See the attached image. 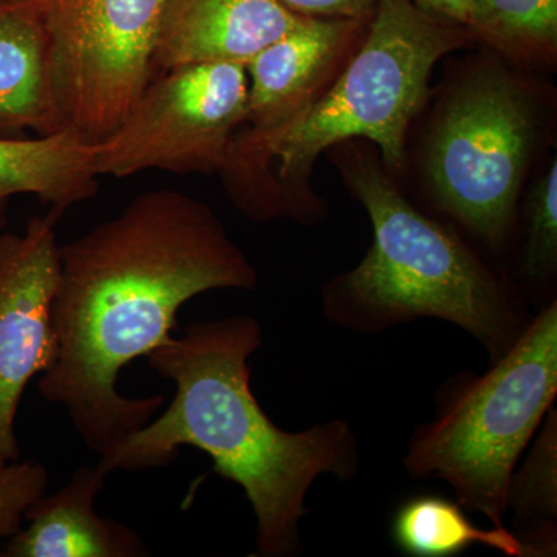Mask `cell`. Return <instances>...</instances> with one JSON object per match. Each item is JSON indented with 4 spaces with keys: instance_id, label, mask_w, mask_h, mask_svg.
Here are the masks:
<instances>
[{
    "instance_id": "cell-10",
    "label": "cell",
    "mask_w": 557,
    "mask_h": 557,
    "mask_svg": "<svg viewBox=\"0 0 557 557\" xmlns=\"http://www.w3.org/2000/svg\"><path fill=\"white\" fill-rule=\"evenodd\" d=\"M370 17H310L245 64L247 112L242 126L271 134L299 120L358 49Z\"/></svg>"
},
{
    "instance_id": "cell-16",
    "label": "cell",
    "mask_w": 557,
    "mask_h": 557,
    "mask_svg": "<svg viewBox=\"0 0 557 557\" xmlns=\"http://www.w3.org/2000/svg\"><path fill=\"white\" fill-rule=\"evenodd\" d=\"M527 453V450H525ZM509 528L522 545L523 557L557 555V410L542 421L518 463L507 491Z\"/></svg>"
},
{
    "instance_id": "cell-11",
    "label": "cell",
    "mask_w": 557,
    "mask_h": 557,
    "mask_svg": "<svg viewBox=\"0 0 557 557\" xmlns=\"http://www.w3.org/2000/svg\"><path fill=\"white\" fill-rule=\"evenodd\" d=\"M306 17L278 0H166L153 72L203 62L245 65Z\"/></svg>"
},
{
    "instance_id": "cell-15",
    "label": "cell",
    "mask_w": 557,
    "mask_h": 557,
    "mask_svg": "<svg viewBox=\"0 0 557 557\" xmlns=\"http://www.w3.org/2000/svg\"><path fill=\"white\" fill-rule=\"evenodd\" d=\"M391 539L409 557H457L478 545L523 557L522 545L508 527L479 528L456 498L438 494L403 500L392 516Z\"/></svg>"
},
{
    "instance_id": "cell-17",
    "label": "cell",
    "mask_w": 557,
    "mask_h": 557,
    "mask_svg": "<svg viewBox=\"0 0 557 557\" xmlns=\"http://www.w3.org/2000/svg\"><path fill=\"white\" fill-rule=\"evenodd\" d=\"M474 40L525 67L557 54V0H472Z\"/></svg>"
},
{
    "instance_id": "cell-1",
    "label": "cell",
    "mask_w": 557,
    "mask_h": 557,
    "mask_svg": "<svg viewBox=\"0 0 557 557\" xmlns=\"http://www.w3.org/2000/svg\"><path fill=\"white\" fill-rule=\"evenodd\" d=\"M258 287L255 265L207 203L174 189L146 190L116 218L61 245L51 309L58 355L40 375V395L104 456L164 403L121 394V370L171 338L190 299Z\"/></svg>"
},
{
    "instance_id": "cell-6",
    "label": "cell",
    "mask_w": 557,
    "mask_h": 557,
    "mask_svg": "<svg viewBox=\"0 0 557 557\" xmlns=\"http://www.w3.org/2000/svg\"><path fill=\"white\" fill-rule=\"evenodd\" d=\"M537 127L525 87L500 65H483L458 84L429 135L426 171L438 208L493 249L515 230Z\"/></svg>"
},
{
    "instance_id": "cell-7",
    "label": "cell",
    "mask_w": 557,
    "mask_h": 557,
    "mask_svg": "<svg viewBox=\"0 0 557 557\" xmlns=\"http://www.w3.org/2000/svg\"><path fill=\"white\" fill-rule=\"evenodd\" d=\"M65 127L91 145L115 132L146 89L166 0H38Z\"/></svg>"
},
{
    "instance_id": "cell-5",
    "label": "cell",
    "mask_w": 557,
    "mask_h": 557,
    "mask_svg": "<svg viewBox=\"0 0 557 557\" xmlns=\"http://www.w3.org/2000/svg\"><path fill=\"white\" fill-rule=\"evenodd\" d=\"M557 397V300L485 373L461 372L437 391L435 416L413 429L403 465L448 483L491 527H507L509 479Z\"/></svg>"
},
{
    "instance_id": "cell-2",
    "label": "cell",
    "mask_w": 557,
    "mask_h": 557,
    "mask_svg": "<svg viewBox=\"0 0 557 557\" xmlns=\"http://www.w3.org/2000/svg\"><path fill=\"white\" fill-rule=\"evenodd\" d=\"M263 343L251 314L194 322L146 357L150 369L175 384L163 416L123 440L98 460L115 471H149L177 460L182 446L200 449L212 471L242 487L256 518L255 557L302 553L300 520L321 475L357 479L361 454L357 434L335 418L306 431L278 428L251 388L249 358Z\"/></svg>"
},
{
    "instance_id": "cell-18",
    "label": "cell",
    "mask_w": 557,
    "mask_h": 557,
    "mask_svg": "<svg viewBox=\"0 0 557 557\" xmlns=\"http://www.w3.org/2000/svg\"><path fill=\"white\" fill-rule=\"evenodd\" d=\"M557 270V163L534 183L525 203L522 276L534 295L555 281Z\"/></svg>"
},
{
    "instance_id": "cell-4",
    "label": "cell",
    "mask_w": 557,
    "mask_h": 557,
    "mask_svg": "<svg viewBox=\"0 0 557 557\" xmlns=\"http://www.w3.org/2000/svg\"><path fill=\"white\" fill-rule=\"evenodd\" d=\"M336 164L372 223V247L357 269L322 289L330 324L376 333L437 319L468 333L497 361L531 321L522 289L475 255L456 231L399 193L373 157L341 148Z\"/></svg>"
},
{
    "instance_id": "cell-13",
    "label": "cell",
    "mask_w": 557,
    "mask_h": 557,
    "mask_svg": "<svg viewBox=\"0 0 557 557\" xmlns=\"http://www.w3.org/2000/svg\"><path fill=\"white\" fill-rule=\"evenodd\" d=\"M64 129L38 0H0V132Z\"/></svg>"
},
{
    "instance_id": "cell-21",
    "label": "cell",
    "mask_w": 557,
    "mask_h": 557,
    "mask_svg": "<svg viewBox=\"0 0 557 557\" xmlns=\"http://www.w3.org/2000/svg\"><path fill=\"white\" fill-rule=\"evenodd\" d=\"M413 2H416L420 9L434 14V16L454 22V24L467 28L472 35V25H474L472 0H413Z\"/></svg>"
},
{
    "instance_id": "cell-12",
    "label": "cell",
    "mask_w": 557,
    "mask_h": 557,
    "mask_svg": "<svg viewBox=\"0 0 557 557\" xmlns=\"http://www.w3.org/2000/svg\"><path fill=\"white\" fill-rule=\"evenodd\" d=\"M109 474L79 467L57 493L44 494L25 511L27 527L7 541L2 557L149 556L137 531L101 518L95 508Z\"/></svg>"
},
{
    "instance_id": "cell-19",
    "label": "cell",
    "mask_w": 557,
    "mask_h": 557,
    "mask_svg": "<svg viewBox=\"0 0 557 557\" xmlns=\"http://www.w3.org/2000/svg\"><path fill=\"white\" fill-rule=\"evenodd\" d=\"M49 487V471L38 460L0 467V544L21 530L25 511Z\"/></svg>"
},
{
    "instance_id": "cell-9",
    "label": "cell",
    "mask_w": 557,
    "mask_h": 557,
    "mask_svg": "<svg viewBox=\"0 0 557 557\" xmlns=\"http://www.w3.org/2000/svg\"><path fill=\"white\" fill-rule=\"evenodd\" d=\"M61 212L35 215L21 234L0 236V467L21 460L16 417L35 376L53 366V299L60 281Z\"/></svg>"
},
{
    "instance_id": "cell-3",
    "label": "cell",
    "mask_w": 557,
    "mask_h": 557,
    "mask_svg": "<svg viewBox=\"0 0 557 557\" xmlns=\"http://www.w3.org/2000/svg\"><path fill=\"white\" fill-rule=\"evenodd\" d=\"M469 40L467 28L413 0H379L358 49L299 120L271 134L240 126L233 135L219 174L234 207L252 222L314 225L327 205L311 193L313 164L354 138L376 145L388 170H403L410 121L426 101L432 70Z\"/></svg>"
},
{
    "instance_id": "cell-14",
    "label": "cell",
    "mask_w": 557,
    "mask_h": 557,
    "mask_svg": "<svg viewBox=\"0 0 557 557\" xmlns=\"http://www.w3.org/2000/svg\"><path fill=\"white\" fill-rule=\"evenodd\" d=\"M97 145L64 129L38 138H0V228L10 197L32 194L64 214L97 196Z\"/></svg>"
},
{
    "instance_id": "cell-8",
    "label": "cell",
    "mask_w": 557,
    "mask_h": 557,
    "mask_svg": "<svg viewBox=\"0 0 557 557\" xmlns=\"http://www.w3.org/2000/svg\"><path fill=\"white\" fill-rule=\"evenodd\" d=\"M247 101L248 73L237 62H203L160 73L115 132L97 145L98 174H218L244 124Z\"/></svg>"
},
{
    "instance_id": "cell-20",
    "label": "cell",
    "mask_w": 557,
    "mask_h": 557,
    "mask_svg": "<svg viewBox=\"0 0 557 557\" xmlns=\"http://www.w3.org/2000/svg\"><path fill=\"white\" fill-rule=\"evenodd\" d=\"M293 13L310 17H358L372 16L379 0H278Z\"/></svg>"
}]
</instances>
